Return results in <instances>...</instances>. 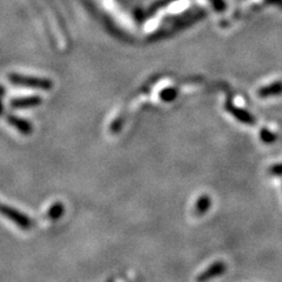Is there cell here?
Masks as SVG:
<instances>
[{
    "label": "cell",
    "instance_id": "cell-3",
    "mask_svg": "<svg viewBox=\"0 0 282 282\" xmlns=\"http://www.w3.org/2000/svg\"><path fill=\"white\" fill-rule=\"evenodd\" d=\"M225 269H226V266L222 264V262H215V264H214L213 266H210L208 269H206V271L198 277V281L205 282L207 280L213 279V277L219 276L225 272Z\"/></svg>",
    "mask_w": 282,
    "mask_h": 282
},
{
    "label": "cell",
    "instance_id": "cell-7",
    "mask_svg": "<svg viewBox=\"0 0 282 282\" xmlns=\"http://www.w3.org/2000/svg\"><path fill=\"white\" fill-rule=\"evenodd\" d=\"M208 206H209V199H208V197L207 198L204 197L197 204V207H200V209H199V213L201 214V213L206 212V210L208 209Z\"/></svg>",
    "mask_w": 282,
    "mask_h": 282
},
{
    "label": "cell",
    "instance_id": "cell-5",
    "mask_svg": "<svg viewBox=\"0 0 282 282\" xmlns=\"http://www.w3.org/2000/svg\"><path fill=\"white\" fill-rule=\"evenodd\" d=\"M40 98L32 97V98H23V99H15L12 101V106L15 109H27V107H34L40 104Z\"/></svg>",
    "mask_w": 282,
    "mask_h": 282
},
{
    "label": "cell",
    "instance_id": "cell-1",
    "mask_svg": "<svg viewBox=\"0 0 282 282\" xmlns=\"http://www.w3.org/2000/svg\"><path fill=\"white\" fill-rule=\"evenodd\" d=\"M0 213L4 216H6L7 219L13 221L15 225H18L19 227L23 229H29L31 227V220L27 218L25 214H23L19 210L10 207V206L0 205Z\"/></svg>",
    "mask_w": 282,
    "mask_h": 282
},
{
    "label": "cell",
    "instance_id": "cell-6",
    "mask_svg": "<svg viewBox=\"0 0 282 282\" xmlns=\"http://www.w3.org/2000/svg\"><path fill=\"white\" fill-rule=\"evenodd\" d=\"M62 213H63V206L58 202V204H54L52 207L50 208L49 216L52 220H57L62 215Z\"/></svg>",
    "mask_w": 282,
    "mask_h": 282
},
{
    "label": "cell",
    "instance_id": "cell-4",
    "mask_svg": "<svg viewBox=\"0 0 282 282\" xmlns=\"http://www.w3.org/2000/svg\"><path fill=\"white\" fill-rule=\"evenodd\" d=\"M7 120H9V124L14 127V128H17L19 132H21L23 134H31L32 133V125L30 124L29 121L24 120V119L13 117V115H11V117L7 118Z\"/></svg>",
    "mask_w": 282,
    "mask_h": 282
},
{
    "label": "cell",
    "instance_id": "cell-8",
    "mask_svg": "<svg viewBox=\"0 0 282 282\" xmlns=\"http://www.w3.org/2000/svg\"><path fill=\"white\" fill-rule=\"evenodd\" d=\"M2 99H3V90H2V92H0V114H2V112H3V102H2Z\"/></svg>",
    "mask_w": 282,
    "mask_h": 282
},
{
    "label": "cell",
    "instance_id": "cell-2",
    "mask_svg": "<svg viewBox=\"0 0 282 282\" xmlns=\"http://www.w3.org/2000/svg\"><path fill=\"white\" fill-rule=\"evenodd\" d=\"M11 81H13L14 84L27 86V87H33V89H40V90H50L52 87V84L49 80L45 79H35V78H25L20 77V75H11Z\"/></svg>",
    "mask_w": 282,
    "mask_h": 282
}]
</instances>
